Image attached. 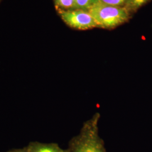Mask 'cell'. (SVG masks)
I'll use <instances>...</instances> for the list:
<instances>
[{"label": "cell", "mask_w": 152, "mask_h": 152, "mask_svg": "<svg viewBox=\"0 0 152 152\" xmlns=\"http://www.w3.org/2000/svg\"><path fill=\"white\" fill-rule=\"evenodd\" d=\"M100 114L96 113L82 126L77 135L69 143V152H107L103 140L99 135Z\"/></svg>", "instance_id": "6da1fadb"}, {"label": "cell", "mask_w": 152, "mask_h": 152, "mask_svg": "<svg viewBox=\"0 0 152 152\" xmlns=\"http://www.w3.org/2000/svg\"><path fill=\"white\" fill-rule=\"evenodd\" d=\"M91 15L98 27L113 28L128 20L130 12L124 6L108 5L98 2L87 10Z\"/></svg>", "instance_id": "7a4b0ae2"}, {"label": "cell", "mask_w": 152, "mask_h": 152, "mask_svg": "<svg viewBox=\"0 0 152 152\" xmlns=\"http://www.w3.org/2000/svg\"><path fill=\"white\" fill-rule=\"evenodd\" d=\"M58 11L62 20L70 27L79 30L98 27L94 18L87 10L73 9Z\"/></svg>", "instance_id": "3957f363"}, {"label": "cell", "mask_w": 152, "mask_h": 152, "mask_svg": "<svg viewBox=\"0 0 152 152\" xmlns=\"http://www.w3.org/2000/svg\"><path fill=\"white\" fill-rule=\"evenodd\" d=\"M30 152H69L68 149H63L56 143H44L34 141L28 145Z\"/></svg>", "instance_id": "277c9868"}, {"label": "cell", "mask_w": 152, "mask_h": 152, "mask_svg": "<svg viewBox=\"0 0 152 152\" xmlns=\"http://www.w3.org/2000/svg\"><path fill=\"white\" fill-rule=\"evenodd\" d=\"M57 10H73L75 9V0H54Z\"/></svg>", "instance_id": "5b68a950"}, {"label": "cell", "mask_w": 152, "mask_h": 152, "mask_svg": "<svg viewBox=\"0 0 152 152\" xmlns=\"http://www.w3.org/2000/svg\"><path fill=\"white\" fill-rule=\"evenodd\" d=\"M94 4V0H75V9L88 10Z\"/></svg>", "instance_id": "8992f818"}, {"label": "cell", "mask_w": 152, "mask_h": 152, "mask_svg": "<svg viewBox=\"0 0 152 152\" xmlns=\"http://www.w3.org/2000/svg\"><path fill=\"white\" fill-rule=\"evenodd\" d=\"M149 0H129L127 2V9L136 11L141 6L147 4Z\"/></svg>", "instance_id": "52a82bcc"}, {"label": "cell", "mask_w": 152, "mask_h": 152, "mask_svg": "<svg viewBox=\"0 0 152 152\" xmlns=\"http://www.w3.org/2000/svg\"><path fill=\"white\" fill-rule=\"evenodd\" d=\"M129 0H99L103 4L114 6H123L125 4H127Z\"/></svg>", "instance_id": "ba28073f"}, {"label": "cell", "mask_w": 152, "mask_h": 152, "mask_svg": "<svg viewBox=\"0 0 152 152\" xmlns=\"http://www.w3.org/2000/svg\"><path fill=\"white\" fill-rule=\"evenodd\" d=\"M6 152H30L29 148L28 146L23 148H19V149H11L10 151H9Z\"/></svg>", "instance_id": "9c48e42d"}, {"label": "cell", "mask_w": 152, "mask_h": 152, "mask_svg": "<svg viewBox=\"0 0 152 152\" xmlns=\"http://www.w3.org/2000/svg\"><path fill=\"white\" fill-rule=\"evenodd\" d=\"M94 1H95V3H96V2H99V0H94Z\"/></svg>", "instance_id": "30bf717a"}]
</instances>
